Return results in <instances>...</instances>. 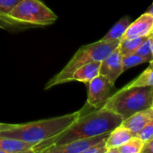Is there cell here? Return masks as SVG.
I'll return each instance as SVG.
<instances>
[{"mask_svg":"<svg viewBox=\"0 0 153 153\" xmlns=\"http://www.w3.org/2000/svg\"><path fill=\"white\" fill-rule=\"evenodd\" d=\"M123 121V119L119 114L103 106L94 108L88 113H81L80 116L68 129L59 135L38 144L34 150L110 133L114 129L121 125Z\"/></svg>","mask_w":153,"mask_h":153,"instance_id":"1","label":"cell"},{"mask_svg":"<svg viewBox=\"0 0 153 153\" xmlns=\"http://www.w3.org/2000/svg\"><path fill=\"white\" fill-rule=\"evenodd\" d=\"M82 110L53 118L14 124L11 128L0 131V137L13 138L40 144L63 132L80 116Z\"/></svg>","mask_w":153,"mask_h":153,"instance_id":"2","label":"cell"},{"mask_svg":"<svg viewBox=\"0 0 153 153\" xmlns=\"http://www.w3.org/2000/svg\"><path fill=\"white\" fill-rule=\"evenodd\" d=\"M120 41H103L80 47L66 66L45 85L44 89H49L57 85L68 83L76 69L93 61H102L111 54L119 45Z\"/></svg>","mask_w":153,"mask_h":153,"instance_id":"3","label":"cell"},{"mask_svg":"<svg viewBox=\"0 0 153 153\" xmlns=\"http://www.w3.org/2000/svg\"><path fill=\"white\" fill-rule=\"evenodd\" d=\"M153 87L126 88L114 93L103 107L119 114L123 120L137 112L151 107Z\"/></svg>","mask_w":153,"mask_h":153,"instance_id":"4","label":"cell"},{"mask_svg":"<svg viewBox=\"0 0 153 153\" xmlns=\"http://www.w3.org/2000/svg\"><path fill=\"white\" fill-rule=\"evenodd\" d=\"M15 21L29 26H46L54 24L58 16L40 0H22L10 12Z\"/></svg>","mask_w":153,"mask_h":153,"instance_id":"5","label":"cell"},{"mask_svg":"<svg viewBox=\"0 0 153 153\" xmlns=\"http://www.w3.org/2000/svg\"><path fill=\"white\" fill-rule=\"evenodd\" d=\"M88 99L86 105L90 108L102 107L114 94V84L102 75H98L97 78L88 82Z\"/></svg>","mask_w":153,"mask_h":153,"instance_id":"6","label":"cell"},{"mask_svg":"<svg viewBox=\"0 0 153 153\" xmlns=\"http://www.w3.org/2000/svg\"><path fill=\"white\" fill-rule=\"evenodd\" d=\"M109 133L99 135L93 138L73 140L65 144L61 145H55V146H49L43 149L34 150V153H80L84 149L96 145L101 141L106 140Z\"/></svg>","mask_w":153,"mask_h":153,"instance_id":"7","label":"cell"},{"mask_svg":"<svg viewBox=\"0 0 153 153\" xmlns=\"http://www.w3.org/2000/svg\"><path fill=\"white\" fill-rule=\"evenodd\" d=\"M123 56L118 48H116L111 54H109L100 63L99 75L107 78L112 83H115L117 79L123 73Z\"/></svg>","mask_w":153,"mask_h":153,"instance_id":"8","label":"cell"},{"mask_svg":"<svg viewBox=\"0 0 153 153\" xmlns=\"http://www.w3.org/2000/svg\"><path fill=\"white\" fill-rule=\"evenodd\" d=\"M153 34V16L144 13L133 23H131L122 39L149 37Z\"/></svg>","mask_w":153,"mask_h":153,"instance_id":"9","label":"cell"},{"mask_svg":"<svg viewBox=\"0 0 153 153\" xmlns=\"http://www.w3.org/2000/svg\"><path fill=\"white\" fill-rule=\"evenodd\" d=\"M153 119V108L149 107L140 111L123 121L122 125L129 129L136 136L145 127V125Z\"/></svg>","mask_w":153,"mask_h":153,"instance_id":"10","label":"cell"},{"mask_svg":"<svg viewBox=\"0 0 153 153\" xmlns=\"http://www.w3.org/2000/svg\"><path fill=\"white\" fill-rule=\"evenodd\" d=\"M100 61H93L76 69L70 76V81H78L88 84L99 75Z\"/></svg>","mask_w":153,"mask_h":153,"instance_id":"11","label":"cell"},{"mask_svg":"<svg viewBox=\"0 0 153 153\" xmlns=\"http://www.w3.org/2000/svg\"><path fill=\"white\" fill-rule=\"evenodd\" d=\"M38 144L26 142L21 140L0 137V149L10 153H27L34 151V148Z\"/></svg>","mask_w":153,"mask_h":153,"instance_id":"12","label":"cell"},{"mask_svg":"<svg viewBox=\"0 0 153 153\" xmlns=\"http://www.w3.org/2000/svg\"><path fill=\"white\" fill-rule=\"evenodd\" d=\"M133 137H136V135L133 132H131L129 129L121 124L109 133L105 140V148L106 149H118Z\"/></svg>","mask_w":153,"mask_h":153,"instance_id":"13","label":"cell"},{"mask_svg":"<svg viewBox=\"0 0 153 153\" xmlns=\"http://www.w3.org/2000/svg\"><path fill=\"white\" fill-rule=\"evenodd\" d=\"M130 24H131L130 18L128 16H123L108 31V33L101 40H103V41H120L123 38V36L126 29L130 25Z\"/></svg>","mask_w":153,"mask_h":153,"instance_id":"14","label":"cell"},{"mask_svg":"<svg viewBox=\"0 0 153 153\" xmlns=\"http://www.w3.org/2000/svg\"><path fill=\"white\" fill-rule=\"evenodd\" d=\"M126 88H144L153 87V63L149 62V66L131 82L124 86Z\"/></svg>","mask_w":153,"mask_h":153,"instance_id":"15","label":"cell"},{"mask_svg":"<svg viewBox=\"0 0 153 153\" xmlns=\"http://www.w3.org/2000/svg\"><path fill=\"white\" fill-rule=\"evenodd\" d=\"M148 39V37H137V38H127L121 39L118 50L122 56H125L131 53H134L136 50Z\"/></svg>","mask_w":153,"mask_h":153,"instance_id":"16","label":"cell"},{"mask_svg":"<svg viewBox=\"0 0 153 153\" xmlns=\"http://www.w3.org/2000/svg\"><path fill=\"white\" fill-rule=\"evenodd\" d=\"M144 142L137 136L118 148L119 153H140Z\"/></svg>","mask_w":153,"mask_h":153,"instance_id":"17","label":"cell"},{"mask_svg":"<svg viewBox=\"0 0 153 153\" xmlns=\"http://www.w3.org/2000/svg\"><path fill=\"white\" fill-rule=\"evenodd\" d=\"M152 46H153V34L148 37V39L136 50L135 53L144 58L149 63L150 61L153 60Z\"/></svg>","mask_w":153,"mask_h":153,"instance_id":"18","label":"cell"},{"mask_svg":"<svg viewBox=\"0 0 153 153\" xmlns=\"http://www.w3.org/2000/svg\"><path fill=\"white\" fill-rule=\"evenodd\" d=\"M148 61L142 58L141 56H139L138 54L134 53H131L125 56H123V71L133 68L135 66H138L140 64H143V63H147Z\"/></svg>","mask_w":153,"mask_h":153,"instance_id":"19","label":"cell"},{"mask_svg":"<svg viewBox=\"0 0 153 153\" xmlns=\"http://www.w3.org/2000/svg\"><path fill=\"white\" fill-rule=\"evenodd\" d=\"M137 137L143 142H147L153 139V119L145 125V127L137 134Z\"/></svg>","mask_w":153,"mask_h":153,"instance_id":"20","label":"cell"},{"mask_svg":"<svg viewBox=\"0 0 153 153\" xmlns=\"http://www.w3.org/2000/svg\"><path fill=\"white\" fill-rule=\"evenodd\" d=\"M20 1L22 0H0V14L9 16L10 12Z\"/></svg>","mask_w":153,"mask_h":153,"instance_id":"21","label":"cell"},{"mask_svg":"<svg viewBox=\"0 0 153 153\" xmlns=\"http://www.w3.org/2000/svg\"><path fill=\"white\" fill-rule=\"evenodd\" d=\"M105 150H106L105 140H104V141H101L96 145H93V146L84 149L80 153H105Z\"/></svg>","mask_w":153,"mask_h":153,"instance_id":"22","label":"cell"},{"mask_svg":"<svg viewBox=\"0 0 153 153\" xmlns=\"http://www.w3.org/2000/svg\"><path fill=\"white\" fill-rule=\"evenodd\" d=\"M0 22H3L5 24H7L8 25H10L12 28H17V27H20V28H23V27H27L16 21H15L14 19H12L11 17L9 16H7L5 15H2V14H0Z\"/></svg>","mask_w":153,"mask_h":153,"instance_id":"23","label":"cell"},{"mask_svg":"<svg viewBox=\"0 0 153 153\" xmlns=\"http://www.w3.org/2000/svg\"><path fill=\"white\" fill-rule=\"evenodd\" d=\"M140 153H153V139L149 140L147 142H144Z\"/></svg>","mask_w":153,"mask_h":153,"instance_id":"24","label":"cell"},{"mask_svg":"<svg viewBox=\"0 0 153 153\" xmlns=\"http://www.w3.org/2000/svg\"><path fill=\"white\" fill-rule=\"evenodd\" d=\"M13 123H0V131H5L7 129H9L13 126Z\"/></svg>","mask_w":153,"mask_h":153,"instance_id":"25","label":"cell"},{"mask_svg":"<svg viewBox=\"0 0 153 153\" xmlns=\"http://www.w3.org/2000/svg\"><path fill=\"white\" fill-rule=\"evenodd\" d=\"M0 28L7 30V29H11L12 27H11L10 25H8L7 24H5V23H3V22H0Z\"/></svg>","mask_w":153,"mask_h":153,"instance_id":"26","label":"cell"},{"mask_svg":"<svg viewBox=\"0 0 153 153\" xmlns=\"http://www.w3.org/2000/svg\"><path fill=\"white\" fill-rule=\"evenodd\" d=\"M105 153H119L118 149H108L105 150Z\"/></svg>","mask_w":153,"mask_h":153,"instance_id":"27","label":"cell"},{"mask_svg":"<svg viewBox=\"0 0 153 153\" xmlns=\"http://www.w3.org/2000/svg\"><path fill=\"white\" fill-rule=\"evenodd\" d=\"M146 13H149V14H150V15L153 16V2H152V4L149 7V8L147 9Z\"/></svg>","mask_w":153,"mask_h":153,"instance_id":"28","label":"cell"},{"mask_svg":"<svg viewBox=\"0 0 153 153\" xmlns=\"http://www.w3.org/2000/svg\"><path fill=\"white\" fill-rule=\"evenodd\" d=\"M0 153H10V152H7V151H4V150L0 149Z\"/></svg>","mask_w":153,"mask_h":153,"instance_id":"29","label":"cell"},{"mask_svg":"<svg viewBox=\"0 0 153 153\" xmlns=\"http://www.w3.org/2000/svg\"><path fill=\"white\" fill-rule=\"evenodd\" d=\"M27 153H34V151H30V152H27Z\"/></svg>","mask_w":153,"mask_h":153,"instance_id":"30","label":"cell"},{"mask_svg":"<svg viewBox=\"0 0 153 153\" xmlns=\"http://www.w3.org/2000/svg\"><path fill=\"white\" fill-rule=\"evenodd\" d=\"M152 53H153V46H152ZM150 62H152V63H153V60H152V61H150Z\"/></svg>","mask_w":153,"mask_h":153,"instance_id":"31","label":"cell"},{"mask_svg":"<svg viewBox=\"0 0 153 153\" xmlns=\"http://www.w3.org/2000/svg\"><path fill=\"white\" fill-rule=\"evenodd\" d=\"M151 107L153 108V98H152V105H151Z\"/></svg>","mask_w":153,"mask_h":153,"instance_id":"32","label":"cell"}]
</instances>
